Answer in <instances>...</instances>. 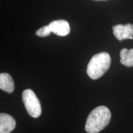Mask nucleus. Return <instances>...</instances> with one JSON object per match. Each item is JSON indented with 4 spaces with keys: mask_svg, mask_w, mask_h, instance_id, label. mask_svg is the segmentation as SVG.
<instances>
[{
    "mask_svg": "<svg viewBox=\"0 0 133 133\" xmlns=\"http://www.w3.org/2000/svg\"><path fill=\"white\" fill-rule=\"evenodd\" d=\"M111 64V57L107 52L95 54L88 63L87 74L92 79L101 78L108 70Z\"/></svg>",
    "mask_w": 133,
    "mask_h": 133,
    "instance_id": "obj_2",
    "label": "nucleus"
},
{
    "mask_svg": "<svg viewBox=\"0 0 133 133\" xmlns=\"http://www.w3.org/2000/svg\"><path fill=\"white\" fill-rule=\"evenodd\" d=\"M120 62L123 65L131 67L133 66V49H122L120 51Z\"/></svg>",
    "mask_w": 133,
    "mask_h": 133,
    "instance_id": "obj_8",
    "label": "nucleus"
},
{
    "mask_svg": "<svg viewBox=\"0 0 133 133\" xmlns=\"http://www.w3.org/2000/svg\"><path fill=\"white\" fill-rule=\"evenodd\" d=\"M51 32L52 31H51L49 25H48L44 26L38 29L36 31V35L38 36H40V37H46V36H49Z\"/></svg>",
    "mask_w": 133,
    "mask_h": 133,
    "instance_id": "obj_9",
    "label": "nucleus"
},
{
    "mask_svg": "<svg viewBox=\"0 0 133 133\" xmlns=\"http://www.w3.org/2000/svg\"><path fill=\"white\" fill-rule=\"evenodd\" d=\"M51 31L58 36H66L70 31L69 22L65 20H57L51 22L49 24Z\"/></svg>",
    "mask_w": 133,
    "mask_h": 133,
    "instance_id": "obj_5",
    "label": "nucleus"
},
{
    "mask_svg": "<svg viewBox=\"0 0 133 133\" xmlns=\"http://www.w3.org/2000/svg\"><path fill=\"white\" fill-rule=\"evenodd\" d=\"M114 36L119 41L126 39H133V25L126 24V25L118 24L113 26Z\"/></svg>",
    "mask_w": 133,
    "mask_h": 133,
    "instance_id": "obj_4",
    "label": "nucleus"
},
{
    "mask_svg": "<svg viewBox=\"0 0 133 133\" xmlns=\"http://www.w3.org/2000/svg\"><path fill=\"white\" fill-rule=\"evenodd\" d=\"M111 112L105 106H99L91 111L85 124L88 133H97L103 130L109 124Z\"/></svg>",
    "mask_w": 133,
    "mask_h": 133,
    "instance_id": "obj_1",
    "label": "nucleus"
},
{
    "mask_svg": "<svg viewBox=\"0 0 133 133\" xmlns=\"http://www.w3.org/2000/svg\"><path fill=\"white\" fill-rule=\"evenodd\" d=\"M0 89L8 93L14 90V83L11 76L6 73L0 74Z\"/></svg>",
    "mask_w": 133,
    "mask_h": 133,
    "instance_id": "obj_7",
    "label": "nucleus"
},
{
    "mask_svg": "<svg viewBox=\"0 0 133 133\" xmlns=\"http://www.w3.org/2000/svg\"><path fill=\"white\" fill-rule=\"evenodd\" d=\"M16 126V122L12 116L6 114H0V133H10Z\"/></svg>",
    "mask_w": 133,
    "mask_h": 133,
    "instance_id": "obj_6",
    "label": "nucleus"
},
{
    "mask_svg": "<svg viewBox=\"0 0 133 133\" xmlns=\"http://www.w3.org/2000/svg\"><path fill=\"white\" fill-rule=\"evenodd\" d=\"M94 1H105V0H94Z\"/></svg>",
    "mask_w": 133,
    "mask_h": 133,
    "instance_id": "obj_10",
    "label": "nucleus"
},
{
    "mask_svg": "<svg viewBox=\"0 0 133 133\" xmlns=\"http://www.w3.org/2000/svg\"><path fill=\"white\" fill-rule=\"evenodd\" d=\"M22 101L30 115L38 118L41 114V106L39 101L35 92L31 89H25L22 92Z\"/></svg>",
    "mask_w": 133,
    "mask_h": 133,
    "instance_id": "obj_3",
    "label": "nucleus"
}]
</instances>
